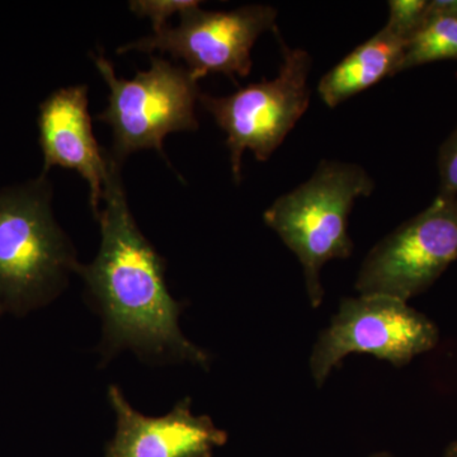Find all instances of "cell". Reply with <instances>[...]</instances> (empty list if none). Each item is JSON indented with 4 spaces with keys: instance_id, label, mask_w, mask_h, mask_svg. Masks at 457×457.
<instances>
[{
    "instance_id": "6da1fadb",
    "label": "cell",
    "mask_w": 457,
    "mask_h": 457,
    "mask_svg": "<svg viewBox=\"0 0 457 457\" xmlns=\"http://www.w3.org/2000/svg\"><path fill=\"white\" fill-rule=\"evenodd\" d=\"M102 203L96 218L101 225L97 257L88 266L79 264L77 272L101 311L108 350L131 348L141 356L206 366V352L179 329L182 305L165 284L163 258L129 209L121 163L110 152Z\"/></svg>"
},
{
    "instance_id": "7a4b0ae2",
    "label": "cell",
    "mask_w": 457,
    "mask_h": 457,
    "mask_svg": "<svg viewBox=\"0 0 457 457\" xmlns=\"http://www.w3.org/2000/svg\"><path fill=\"white\" fill-rule=\"evenodd\" d=\"M375 182L365 168L339 161H321L311 179L282 195L263 220L299 260L312 308L324 299L320 272L333 260L353 252L348 219L354 203L371 196Z\"/></svg>"
},
{
    "instance_id": "3957f363",
    "label": "cell",
    "mask_w": 457,
    "mask_h": 457,
    "mask_svg": "<svg viewBox=\"0 0 457 457\" xmlns=\"http://www.w3.org/2000/svg\"><path fill=\"white\" fill-rule=\"evenodd\" d=\"M79 263L51 210L45 177L0 192V303L25 314L59 294Z\"/></svg>"
},
{
    "instance_id": "277c9868",
    "label": "cell",
    "mask_w": 457,
    "mask_h": 457,
    "mask_svg": "<svg viewBox=\"0 0 457 457\" xmlns=\"http://www.w3.org/2000/svg\"><path fill=\"white\" fill-rule=\"evenodd\" d=\"M93 62L110 89L108 106L97 120L112 130L110 154L120 163L139 150H156L165 159L167 135L197 130L201 92L187 69L152 56L150 68L128 80L117 77L104 54L93 55Z\"/></svg>"
},
{
    "instance_id": "5b68a950",
    "label": "cell",
    "mask_w": 457,
    "mask_h": 457,
    "mask_svg": "<svg viewBox=\"0 0 457 457\" xmlns=\"http://www.w3.org/2000/svg\"><path fill=\"white\" fill-rule=\"evenodd\" d=\"M281 49V66L273 79L249 84L224 97L201 93L198 98L227 134L231 173L237 183L242 179V158L246 150L253 153L257 161H269L311 104L312 56L284 42Z\"/></svg>"
},
{
    "instance_id": "8992f818",
    "label": "cell",
    "mask_w": 457,
    "mask_h": 457,
    "mask_svg": "<svg viewBox=\"0 0 457 457\" xmlns=\"http://www.w3.org/2000/svg\"><path fill=\"white\" fill-rule=\"evenodd\" d=\"M438 339L431 319L403 300L380 294L345 297L312 347V380L323 386L333 369L352 353L371 354L403 368L433 350Z\"/></svg>"
},
{
    "instance_id": "52a82bcc",
    "label": "cell",
    "mask_w": 457,
    "mask_h": 457,
    "mask_svg": "<svg viewBox=\"0 0 457 457\" xmlns=\"http://www.w3.org/2000/svg\"><path fill=\"white\" fill-rule=\"evenodd\" d=\"M457 261V195H441L384 237L363 260L360 295L380 294L408 303L425 293Z\"/></svg>"
},
{
    "instance_id": "ba28073f",
    "label": "cell",
    "mask_w": 457,
    "mask_h": 457,
    "mask_svg": "<svg viewBox=\"0 0 457 457\" xmlns=\"http://www.w3.org/2000/svg\"><path fill=\"white\" fill-rule=\"evenodd\" d=\"M201 3L179 14L176 27L167 25L153 35L119 47L129 51L170 54L185 62L195 80L210 73L234 79L251 73L252 50L263 33L278 31V9L264 4L245 5L230 12H207Z\"/></svg>"
},
{
    "instance_id": "9c48e42d",
    "label": "cell",
    "mask_w": 457,
    "mask_h": 457,
    "mask_svg": "<svg viewBox=\"0 0 457 457\" xmlns=\"http://www.w3.org/2000/svg\"><path fill=\"white\" fill-rule=\"evenodd\" d=\"M44 173L54 167L75 170L89 186L90 209L96 218L104 201L108 150L98 145L88 112V87L55 90L40 106L38 114Z\"/></svg>"
},
{
    "instance_id": "30bf717a",
    "label": "cell",
    "mask_w": 457,
    "mask_h": 457,
    "mask_svg": "<svg viewBox=\"0 0 457 457\" xmlns=\"http://www.w3.org/2000/svg\"><path fill=\"white\" fill-rule=\"evenodd\" d=\"M117 417L116 436L106 457H212L227 442V433L206 416H195L188 399L164 417H145L135 411L121 390L110 387Z\"/></svg>"
},
{
    "instance_id": "8fae6325",
    "label": "cell",
    "mask_w": 457,
    "mask_h": 457,
    "mask_svg": "<svg viewBox=\"0 0 457 457\" xmlns=\"http://www.w3.org/2000/svg\"><path fill=\"white\" fill-rule=\"evenodd\" d=\"M407 44L384 27L323 75L318 86L321 101L329 108L338 107L385 78L399 74Z\"/></svg>"
},
{
    "instance_id": "7c38bea8",
    "label": "cell",
    "mask_w": 457,
    "mask_h": 457,
    "mask_svg": "<svg viewBox=\"0 0 457 457\" xmlns=\"http://www.w3.org/2000/svg\"><path fill=\"white\" fill-rule=\"evenodd\" d=\"M444 60H457V0L428 2L426 22L408 41L400 73Z\"/></svg>"
},
{
    "instance_id": "4fadbf2b",
    "label": "cell",
    "mask_w": 457,
    "mask_h": 457,
    "mask_svg": "<svg viewBox=\"0 0 457 457\" xmlns=\"http://www.w3.org/2000/svg\"><path fill=\"white\" fill-rule=\"evenodd\" d=\"M387 4L389 20L385 27L411 40L426 22L428 0H390Z\"/></svg>"
},
{
    "instance_id": "5bb4252c",
    "label": "cell",
    "mask_w": 457,
    "mask_h": 457,
    "mask_svg": "<svg viewBox=\"0 0 457 457\" xmlns=\"http://www.w3.org/2000/svg\"><path fill=\"white\" fill-rule=\"evenodd\" d=\"M198 3L195 0H135L130 3V9L137 16L149 18L154 31H158L168 25V18L180 14Z\"/></svg>"
},
{
    "instance_id": "9a60e30c",
    "label": "cell",
    "mask_w": 457,
    "mask_h": 457,
    "mask_svg": "<svg viewBox=\"0 0 457 457\" xmlns=\"http://www.w3.org/2000/svg\"><path fill=\"white\" fill-rule=\"evenodd\" d=\"M441 195H457V126L442 143L438 152Z\"/></svg>"
},
{
    "instance_id": "2e32d148",
    "label": "cell",
    "mask_w": 457,
    "mask_h": 457,
    "mask_svg": "<svg viewBox=\"0 0 457 457\" xmlns=\"http://www.w3.org/2000/svg\"><path fill=\"white\" fill-rule=\"evenodd\" d=\"M444 457H457V440L453 442L449 447H447L446 453Z\"/></svg>"
},
{
    "instance_id": "e0dca14e",
    "label": "cell",
    "mask_w": 457,
    "mask_h": 457,
    "mask_svg": "<svg viewBox=\"0 0 457 457\" xmlns=\"http://www.w3.org/2000/svg\"><path fill=\"white\" fill-rule=\"evenodd\" d=\"M371 457H392L389 455V453H375V455H372Z\"/></svg>"
},
{
    "instance_id": "ac0fdd59",
    "label": "cell",
    "mask_w": 457,
    "mask_h": 457,
    "mask_svg": "<svg viewBox=\"0 0 457 457\" xmlns=\"http://www.w3.org/2000/svg\"><path fill=\"white\" fill-rule=\"evenodd\" d=\"M3 312H4V309H3L2 303H0V314H2Z\"/></svg>"
}]
</instances>
